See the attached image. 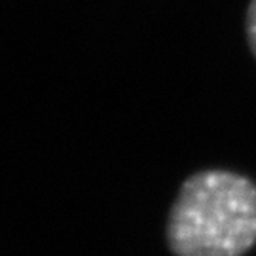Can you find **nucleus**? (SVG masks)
<instances>
[{"label":"nucleus","mask_w":256,"mask_h":256,"mask_svg":"<svg viewBox=\"0 0 256 256\" xmlns=\"http://www.w3.org/2000/svg\"><path fill=\"white\" fill-rule=\"evenodd\" d=\"M174 256H243L256 243V184L228 169L190 174L165 228Z\"/></svg>","instance_id":"f257e3e1"},{"label":"nucleus","mask_w":256,"mask_h":256,"mask_svg":"<svg viewBox=\"0 0 256 256\" xmlns=\"http://www.w3.org/2000/svg\"><path fill=\"white\" fill-rule=\"evenodd\" d=\"M245 36H247L248 48L256 57V0H250L245 16Z\"/></svg>","instance_id":"f03ea898"}]
</instances>
